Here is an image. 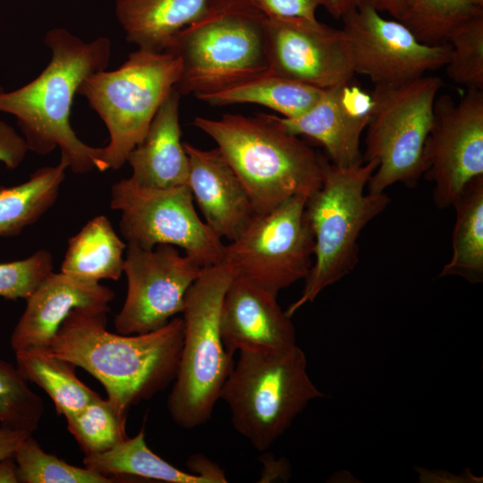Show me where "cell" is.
<instances>
[{"label":"cell","mask_w":483,"mask_h":483,"mask_svg":"<svg viewBox=\"0 0 483 483\" xmlns=\"http://www.w3.org/2000/svg\"><path fill=\"white\" fill-rule=\"evenodd\" d=\"M379 13L365 0L341 18L355 74L368 77L375 86L399 85L446 64L447 42L425 44L402 22Z\"/></svg>","instance_id":"7c38bea8"},{"label":"cell","mask_w":483,"mask_h":483,"mask_svg":"<svg viewBox=\"0 0 483 483\" xmlns=\"http://www.w3.org/2000/svg\"><path fill=\"white\" fill-rule=\"evenodd\" d=\"M30 434L0 426V461L13 456L21 442Z\"/></svg>","instance_id":"e575fe53"},{"label":"cell","mask_w":483,"mask_h":483,"mask_svg":"<svg viewBox=\"0 0 483 483\" xmlns=\"http://www.w3.org/2000/svg\"><path fill=\"white\" fill-rule=\"evenodd\" d=\"M265 20L247 0H208L165 51L181 60L174 89L197 96L267 71Z\"/></svg>","instance_id":"277c9868"},{"label":"cell","mask_w":483,"mask_h":483,"mask_svg":"<svg viewBox=\"0 0 483 483\" xmlns=\"http://www.w3.org/2000/svg\"><path fill=\"white\" fill-rule=\"evenodd\" d=\"M442 80L424 75L399 85L375 86L376 105L369 123L363 162L377 167L368 191L385 192L401 182L413 187L426 170L424 146L434 121Z\"/></svg>","instance_id":"9c48e42d"},{"label":"cell","mask_w":483,"mask_h":483,"mask_svg":"<svg viewBox=\"0 0 483 483\" xmlns=\"http://www.w3.org/2000/svg\"><path fill=\"white\" fill-rule=\"evenodd\" d=\"M269 70L289 80L327 89L353 80L350 47L340 29L316 20L267 17Z\"/></svg>","instance_id":"9a60e30c"},{"label":"cell","mask_w":483,"mask_h":483,"mask_svg":"<svg viewBox=\"0 0 483 483\" xmlns=\"http://www.w3.org/2000/svg\"><path fill=\"white\" fill-rule=\"evenodd\" d=\"M324 90L289 80L268 69L235 84L195 97L214 106L260 105L283 117L292 118L313 106Z\"/></svg>","instance_id":"7402d4cb"},{"label":"cell","mask_w":483,"mask_h":483,"mask_svg":"<svg viewBox=\"0 0 483 483\" xmlns=\"http://www.w3.org/2000/svg\"><path fill=\"white\" fill-rule=\"evenodd\" d=\"M183 146L190 162L188 185L204 222L221 239L234 241L256 215L243 184L217 148Z\"/></svg>","instance_id":"d6986e66"},{"label":"cell","mask_w":483,"mask_h":483,"mask_svg":"<svg viewBox=\"0 0 483 483\" xmlns=\"http://www.w3.org/2000/svg\"><path fill=\"white\" fill-rule=\"evenodd\" d=\"M453 253L439 276L457 275L470 284L483 281V175L465 184L454 199Z\"/></svg>","instance_id":"cb8c5ba5"},{"label":"cell","mask_w":483,"mask_h":483,"mask_svg":"<svg viewBox=\"0 0 483 483\" xmlns=\"http://www.w3.org/2000/svg\"><path fill=\"white\" fill-rule=\"evenodd\" d=\"M375 105L373 93L351 80L325 89L318 101L302 114L276 117L290 133L322 145L330 163L347 167L363 163L360 137L373 116Z\"/></svg>","instance_id":"2e32d148"},{"label":"cell","mask_w":483,"mask_h":483,"mask_svg":"<svg viewBox=\"0 0 483 483\" xmlns=\"http://www.w3.org/2000/svg\"><path fill=\"white\" fill-rule=\"evenodd\" d=\"M67 168L61 157L56 165L38 169L23 183L0 187V236L18 235L55 204Z\"/></svg>","instance_id":"4316f807"},{"label":"cell","mask_w":483,"mask_h":483,"mask_svg":"<svg viewBox=\"0 0 483 483\" xmlns=\"http://www.w3.org/2000/svg\"><path fill=\"white\" fill-rule=\"evenodd\" d=\"M423 154L434 203L446 208L467 182L483 175V90L468 89L459 102L436 97Z\"/></svg>","instance_id":"5bb4252c"},{"label":"cell","mask_w":483,"mask_h":483,"mask_svg":"<svg viewBox=\"0 0 483 483\" xmlns=\"http://www.w3.org/2000/svg\"><path fill=\"white\" fill-rule=\"evenodd\" d=\"M233 277L223 261L204 267L185 296L181 357L167 399L172 419L184 429L209 420L233 366L220 333L222 301Z\"/></svg>","instance_id":"8992f818"},{"label":"cell","mask_w":483,"mask_h":483,"mask_svg":"<svg viewBox=\"0 0 483 483\" xmlns=\"http://www.w3.org/2000/svg\"><path fill=\"white\" fill-rule=\"evenodd\" d=\"M125 248L108 218L97 216L70 238L60 272L90 282L117 281L123 273Z\"/></svg>","instance_id":"603a6c76"},{"label":"cell","mask_w":483,"mask_h":483,"mask_svg":"<svg viewBox=\"0 0 483 483\" xmlns=\"http://www.w3.org/2000/svg\"><path fill=\"white\" fill-rule=\"evenodd\" d=\"M326 11L335 19L342 16L365 0H326Z\"/></svg>","instance_id":"74e56055"},{"label":"cell","mask_w":483,"mask_h":483,"mask_svg":"<svg viewBox=\"0 0 483 483\" xmlns=\"http://www.w3.org/2000/svg\"><path fill=\"white\" fill-rule=\"evenodd\" d=\"M202 267L175 246L160 244L144 250L128 244L123 273L124 303L114 323L117 333L136 335L156 330L182 313L185 296Z\"/></svg>","instance_id":"4fadbf2b"},{"label":"cell","mask_w":483,"mask_h":483,"mask_svg":"<svg viewBox=\"0 0 483 483\" xmlns=\"http://www.w3.org/2000/svg\"><path fill=\"white\" fill-rule=\"evenodd\" d=\"M377 167L375 160L347 167L327 164L320 188L306 200L314 260L301 296L285 310L288 316L313 302L357 265L360 232L389 203L385 192L365 191Z\"/></svg>","instance_id":"5b68a950"},{"label":"cell","mask_w":483,"mask_h":483,"mask_svg":"<svg viewBox=\"0 0 483 483\" xmlns=\"http://www.w3.org/2000/svg\"><path fill=\"white\" fill-rule=\"evenodd\" d=\"M193 125L208 135L243 184L256 215L294 196L309 198L324 180V157L290 133L276 115L224 114L197 116Z\"/></svg>","instance_id":"3957f363"},{"label":"cell","mask_w":483,"mask_h":483,"mask_svg":"<svg viewBox=\"0 0 483 483\" xmlns=\"http://www.w3.org/2000/svg\"><path fill=\"white\" fill-rule=\"evenodd\" d=\"M114 292L97 282L51 272L26 300L10 345L21 349L47 348L72 310L84 309L108 312Z\"/></svg>","instance_id":"ac0fdd59"},{"label":"cell","mask_w":483,"mask_h":483,"mask_svg":"<svg viewBox=\"0 0 483 483\" xmlns=\"http://www.w3.org/2000/svg\"><path fill=\"white\" fill-rule=\"evenodd\" d=\"M220 333L231 356L241 350L283 352L296 345L292 317L277 297L234 276L222 301Z\"/></svg>","instance_id":"e0dca14e"},{"label":"cell","mask_w":483,"mask_h":483,"mask_svg":"<svg viewBox=\"0 0 483 483\" xmlns=\"http://www.w3.org/2000/svg\"><path fill=\"white\" fill-rule=\"evenodd\" d=\"M179 92L174 89L156 113L144 138L127 161L135 184L165 189L188 184L190 162L181 140Z\"/></svg>","instance_id":"ffe728a7"},{"label":"cell","mask_w":483,"mask_h":483,"mask_svg":"<svg viewBox=\"0 0 483 483\" xmlns=\"http://www.w3.org/2000/svg\"><path fill=\"white\" fill-rule=\"evenodd\" d=\"M14 352L16 368L23 378L48 394L58 415L73 414L100 397L80 380L74 364L50 353L46 348L31 347Z\"/></svg>","instance_id":"d4e9b609"},{"label":"cell","mask_w":483,"mask_h":483,"mask_svg":"<svg viewBox=\"0 0 483 483\" xmlns=\"http://www.w3.org/2000/svg\"><path fill=\"white\" fill-rule=\"evenodd\" d=\"M325 394L310 379L296 344L283 352L241 350L220 392L234 429L267 451L308 404Z\"/></svg>","instance_id":"52a82bcc"},{"label":"cell","mask_w":483,"mask_h":483,"mask_svg":"<svg viewBox=\"0 0 483 483\" xmlns=\"http://www.w3.org/2000/svg\"><path fill=\"white\" fill-rule=\"evenodd\" d=\"M467 0H412L399 20L419 40L428 45L445 43L451 31L474 15Z\"/></svg>","instance_id":"f546056e"},{"label":"cell","mask_w":483,"mask_h":483,"mask_svg":"<svg viewBox=\"0 0 483 483\" xmlns=\"http://www.w3.org/2000/svg\"><path fill=\"white\" fill-rule=\"evenodd\" d=\"M181 73V60L175 55L137 49L117 69L99 71L83 80L77 93L109 132L108 144L99 148L96 169L118 170L124 165Z\"/></svg>","instance_id":"ba28073f"},{"label":"cell","mask_w":483,"mask_h":483,"mask_svg":"<svg viewBox=\"0 0 483 483\" xmlns=\"http://www.w3.org/2000/svg\"><path fill=\"white\" fill-rule=\"evenodd\" d=\"M377 11L386 12L400 20L410 7L412 0H368Z\"/></svg>","instance_id":"d590c367"},{"label":"cell","mask_w":483,"mask_h":483,"mask_svg":"<svg viewBox=\"0 0 483 483\" xmlns=\"http://www.w3.org/2000/svg\"><path fill=\"white\" fill-rule=\"evenodd\" d=\"M208 0H115L126 40L138 49L165 52L174 37L203 11Z\"/></svg>","instance_id":"44dd1931"},{"label":"cell","mask_w":483,"mask_h":483,"mask_svg":"<svg viewBox=\"0 0 483 483\" xmlns=\"http://www.w3.org/2000/svg\"><path fill=\"white\" fill-rule=\"evenodd\" d=\"M105 311L75 309L46 348L86 370L105 387L107 400L127 418L132 405L148 400L174 380L182 346V319L143 334L106 329Z\"/></svg>","instance_id":"6da1fadb"},{"label":"cell","mask_w":483,"mask_h":483,"mask_svg":"<svg viewBox=\"0 0 483 483\" xmlns=\"http://www.w3.org/2000/svg\"><path fill=\"white\" fill-rule=\"evenodd\" d=\"M83 464L107 477L140 478L168 483H212L202 475L183 471L153 453L145 441L144 428L111 449L85 454Z\"/></svg>","instance_id":"484cf974"},{"label":"cell","mask_w":483,"mask_h":483,"mask_svg":"<svg viewBox=\"0 0 483 483\" xmlns=\"http://www.w3.org/2000/svg\"><path fill=\"white\" fill-rule=\"evenodd\" d=\"M44 43L51 59L42 72L21 88H0V112L13 115L29 150L47 155L59 148L61 157L76 174L96 168L99 148L81 141L70 123L72 99L88 76L106 70L112 46L100 37L85 42L64 28L47 31Z\"/></svg>","instance_id":"7a4b0ae2"},{"label":"cell","mask_w":483,"mask_h":483,"mask_svg":"<svg viewBox=\"0 0 483 483\" xmlns=\"http://www.w3.org/2000/svg\"><path fill=\"white\" fill-rule=\"evenodd\" d=\"M42 398L16 366L0 358V426L33 433L43 417Z\"/></svg>","instance_id":"1f68e13d"},{"label":"cell","mask_w":483,"mask_h":483,"mask_svg":"<svg viewBox=\"0 0 483 483\" xmlns=\"http://www.w3.org/2000/svg\"><path fill=\"white\" fill-rule=\"evenodd\" d=\"M67 429L85 454L107 451L128 437L126 419L101 396L64 417Z\"/></svg>","instance_id":"f1b7e54d"},{"label":"cell","mask_w":483,"mask_h":483,"mask_svg":"<svg viewBox=\"0 0 483 483\" xmlns=\"http://www.w3.org/2000/svg\"><path fill=\"white\" fill-rule=\"evenodd\" d=\"M446 42L450 46L446 74L468 89L483 90V13L455 27Z\"/></svg>","instance_id":"4dcf8cb0"},{"label":"cell","mask_w":483,"mask_h":483,"mask_svg":"<svg viewBox=\"0 0 483 483\" xmlns=\"http://www.w3.org/2000/svg\"><path fill=\"white\" fill-rule=\"evenodd\" d=\"M267 17L316 20L317 10L326 8V0H247Z\"/></svg>","instance_id":"836d02e7"},{"label":"cell","mask_w":483,"mask_h":483,"mask_svg":"<svg viewBox=\"0 0 483 483\" xmlns=\"http://www.w3.org/2000/svg\"><path fill=\"white\" fill-rule=\"evenodd\" d=\"M51 272L53 257L47 250L21 260L0 263V297L27 300Z\"/></svg>","instance_id":"d6a6232c"},{"label":"cell","mask_w":483,"mask_h":483,"mask_svg":"<svg viewBox=\"0 0 483 483\" xmlns=\"http://www.w3.org/2000/svg\"><path fill=\"white\" fill-rule=\"evenodd\" d=\"M193 200L188 184L150 189L126 178L112 186L110 208L121 212L120 231L128 244L144 250L169 244L202 267L217 264L225 245L199 217Z\"/></svg>","instance_id":"30bf717a"},{"label":"cell","mask_w":483,"mask_h":483,"mask_svg":"<svg viewBox=\"0 0 483 483\" xmlns=\"http://www.w3.org/2000/svg\"><path fill=\"white\" fill-rule=\"evenodd\" d=\"M307 199L294 196L267 214L255 215L244 231L225 245L222 261L234 276L276 297L307 277L314 252L305 213Z\"/></svg>","instance_id":"8fae6325"},{"label":"cell","mask_w":483,"mask_h":483,"mask_svg":"<svg viewBox=\"0 0 483 483\" xmlns=\"http://www.w3.org/2000/svg\"><path fill=\"white\" fill-rule=\"evenodd\" d=\"M17 465L13 456L0 461V483H19Z\"/></svg>","instance_id":"8d00e7d4"},{"label":"cell","mask_w":483,"mask_h":483,"mask_svg":"<svg viewBox=\"0 0 483 483\" xmlns=\"http://www.w3.org/2000/svg\"><path fill=\"white\" fill-rule=\"evenodd\" d=\"M13 458L21 483H114L125 479L107 477L89 469L65 462L46 453L32 436H27L16 449Z\"/></svg>","instance_id":"83f0119b"}]
</instances>
